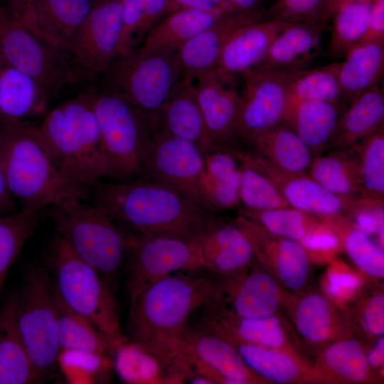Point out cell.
<instances>
[{
    "instance_id": "e0dca14e",
    "label": "cell",
    "mask_w": 384,
    "mask_h": 384,
    "mask_svg": "<svg viewBox=\"0 0 384 384\" xmlns=\"http://www.w3.org/2000/svg\"><path fill=\"white\" fill-rule=\"evenodd\" d=\"M263 17L262 9L253 11H233L221 16L175 50L181 75L194 80L200 75L214 70L222 49L233 33Z\"/></svg>"
},
{
    "instance_id": "03108f58",
    "label": "cell",
    "mask_w": 384,
    "mask_h": 384,
    "mask_svg": "<svg viewBox=\"0 0 384 384\" xmlns=\"http://www.w3.org/2000/svg\"><path fill=\"white\" fill-rule=\"evenodd\" d=\"M1 8V7H0Z\"/></svg>"
},
{
    "instance_id": "8d00e7d4",
    "label": "cell",
    "mask_w": 384,
    "mask_h": 384,
    "mask_svg": "<svg viewBox=\"0 0 384 384\" xmlns=\"http://www.w3.org/2000/svg\"><path fill=\"white\" fill-rule=\"evenodd\" d=\"M372 1L345 2L333 11L329 42V50L331 54L344 55L348 50L361 42L367 28Z\"/></svg>"
},
{
    "instance_id": "836d02e7",
    "label": "cell",
    "mask_w": 384,
    "mask_h": 384,
    "mask_svg": "<svg viewBox=\"0 0 384 384\" xmlns=\"http://www.w3.org/2000/svg\"><path fill=\"white\" fill-rule=\"evenodd\" d=\"M96 0H40L38 31L68 49V46Z\"/></svg>"
},
{
    "instance_id": "30bf717a",
    "label": "cell",
    "mask_w": 384,
    "mask_h": 384,
    "mask_svg": "<svg viewBox=\"0 0 384 384\" xmlns=\"http://www.w3.org/2000/svg\"><path fill=\"white\" fill-rule=\"evenodd\" d=\"M15 295L18 331L30 361L43 380L55 370L60 351L52 281L46 267H32Z\"/></svg>"
},
{
    "instance_id": "3957f363",
    "label": "cell",
    "mask_w": 384,
    "mask_h": 384,
    "mask_svg": "<svg viewBox=\"0 0 384 384\" xmlns=\"http://www.w3.org/2000/svg\"><path fill=\"white\" fill-rule=\"evenodd\" d=\"M0 166L21 209L44 213L64 200L90 197L89 188L71 181L56 166L31 121H0Z\"/></svg>"
},
{
    "instance_id": "bcb514c9",
    "label": "cell",
    "mask_w": 384,
    "mask_h": 384,
    "mask_svg": "<svg viewBox=\"0 0 384 384\" xmlns=\"http://www.w3.org/2000/svg\"><path fill=\"white\" fill-rule=\"evenodd\" d=\"M327 366L351 381L363 380L368 372V363L360 343L355 340L331 344L324 353Z\"/></svg>"
},
{
    "instance_id": "8992f818",
    "label": "cell",
    "mask_w": 384,
    "mask_h": 384,
    "mask_svg": "<svg viewBox=\"0 0 384 384\" xmlns=\"http://www.w3.org/2000/svg\"><path fill=\"white\" fill-rule=\"evenodd\" d=\"M54 291L72 310L89 320L111 343L124 340L112 287L57 235L46 255Z\"/></svg>"
},
{
    "instance_id": "d590c367",
    "label": "cell",
    "mask_w": 384,
    "mask_h": 384,
    "mask_svg": "<svg viewBox=\"0 0 384 384\" xmlns=\"http://www.w3.org/2000/svg\"><path fill=\"white\" fill-rule=\"evenodd\" d=\"M230 298V314L252 319L272 316L277 306L279 289L269 274L257 272L241 280Z\"/></svg>"
},
{
    "instance_id": "60d3db41",
    "label": "cell",
    "mask_w": 384,
    "mask_h": 384,
    "mask_svg": "<svg viewBox=\"0 0 384 384\" xmlns=\"http://www.w3.org/2000/svg\"><path fill=\"white\" fill-rule=\"evenodd\" d=\"M240 215L273 235L299 242L317 225L319 218L292 207L266 210L242 208Z\"/></svg>"
},
{
    "instance_id": "484cf974",
    "label": "cell",
    "mask_w": 384,
    "mask_h": 384,
    "mask_svg": "<svg viewBox=\"0 0 384 384\" xmlns=\"http://www.w3.org/2000/svg\"><path fill=\"white\" fill-rule=\"evenodd\" d=\"M50 102L33 79L0 58V112L3 119L31 121L43 117Z\"/></svg>"
},
{
    "instance_id": "6da1fadb",
    "label": "cell",
    "mask_w": 384,
    "mask_h": 384,
    "mask_svg": "<svg viewBox=\"0 0 384 384\" xmlns=\"http://www.w3.org/2000/svg\"><path fill=\"white\" fill-rule=\"evenodd\" d=\"M216 281L215 274L196 270L152 283L130 300L125 336L183 373L181 338L193 314L211 297Z\"/></svg>"
},
{
    "instance_id": "ba28073f",
    "label": "cell",
    "mask_w": 384,
    "mask_h": 384,
    "mask_svg": "<svg viewBox=\"0 0 384 384\" xmlns=\"http://www.w3.org/2000/svg\"><path fill=\"white\" fill-rule=\"evenodd\" d=\"M181 78L174 52L142 53L137 49L117 57L97 79L138 109L154 131L164 105Z\"/></svg>"
},
{
    "instance_id": "7a4b0ae2",
    "label": "cell",
    "mask_w": 384,
    "mask_h": 384,
    "mask_svg": "<svg viewBox=\"0 0 384 384\" xmlns=\"http://www.w3.org/2000/svg\"><path fill=\"white\" fill-rule=\"evenodd\" d=\"M92 203L133 234L200 238L215 221L213 213L184 194L141 176L90 188Z\"/></svg>"
},
{
    "instance_id": "be15d7a7",
    "label": "cell",
    "mask_w": 384,
    "mask_h": 384,
    "mask_svg": "<svg viewBox=\"0 0 384 384\" xmlns=\"http://www.w3.org/2000/svg\"><path fill=\"white\" fill-rule=\"evenodd\" d=\"M9 16L4 9L0 8V33Z\"/></svg>"
},
{
    "instance_id": "816d5d0a",
    "label": "cell",
    "mask_w": 384,
    "mask_h": 384,
    "mask_svg": "<svg viewBox=\"0 0 384 384\" xmlns=\"http://www.w3.org/2000/svg\"><path fill=\"white\" fill-rule=\"evenodd\" d=\"M384 41V0H373L366 32L361 41Z\"/></svg>"
},
{
    "instance_id": "d4e9b609",
    "label": "cell",
    "mask_w": 384,
    "mask_h": 384,
    "mask_svg": "<svg viewBox=\"0 0 384 384\" xmlns=\"http://www.w3.org/2000/svg\"><path fill=\"white\" fill-rule=\"evenodd\" d=\"M384 93L378 85L350 101L339 117L330 146L336 150L351 148L383 128Z\"/></svg>"
},
{
    "instance_id": "4dcf8cb0",
    "label": "cell",
    "mask_w": 384,
    "mask_h": 384,
    "mask_svg": "<svg viewBox=\"0 0 384 384\" xmlns=\"http://www.w3.org/2000/svg\"><path fill=\"white\" fill-rule=\"evenodd\" d=\"M246 233L254 255L273 256L280 279L286 287L297 290L305 284L309 260L300 243L279 236L274 240L272 233L256 223L250 224Z\"/></svg>"
},
{
    "instance_id": "f1b7e54d",
    "label": "cell",
    "mask_w": 384,
    "mask_h": 384,
    "mask_svg": "<svg viewBox=\"0 0 384 384\" xmlns=\"http://www.w3.org/2000/svg\"><path fill=\"white\" fill-rule=\"evenodd\" d=\"M326 20L316 18L288 23L273 40L261 65L298 68L318 49Z\"/></svg>"
},
{
    "instance_id": "8fae6325",
    "label": "cell",
    "mask_w": 384,
    "mask_h": 384,
    "mask_svg": "<svg viewBox=\"0 0 384 384\" xmlns=\"http://www.w3.org/2000/svg\"><path fill=\"white\" fill-rule=\"evenodd\" d=\"M200 238L133 234L124 262L130 300L152 283L169 274L204 270Z\"/></svg>"
},
{
    "instance_id": "7bdbcfd3",
    "label": "cell",
    "mask_w": 384,
    "mask_h": 384,
    "mask_svg": "<svg viewBox=\"0 0 384 384\" xmlns=\"http://www.w3.org/2000/svg\"><path fill=\"white\" fill-rule=\"evenodd\" d=\"M234 347L250 369L268 380L284 383L294 380L298 375L296 363L283 353L245 342Z\"/></svg>"
},
{
    "instance_id": "1f68e13d",
    "label": "cell",
    "mask_w": 384,
    "mask_h": 384,
    "mask_svg": "<svg viewBox=\"0 0 384 384\" xmlns=\"http://www.w3.org/2000/svg\"><path fill=\"white\" fill-rule=\"evenodd\" d=\"M338 62V78L343 98L349 102L377 85L384 68V41L359 42Z\"/></svg>"
},
{
    "instance_id": "f546056e",
    "label": "cell",
    "mask_w": 384,
    "mask_h": 384,
    "mask_svg": "<svg viewBox=\"0 0 384 384\" xmlns=\"http://www.w3.org/2000/svg\"><path fill=\"white\" fill-rule=\"evenodd\" d=\"M41 381L21 338L16 314V295L0 306V384Z\"/></svg>"
},
{
    "instance_id": "f35d334b",
    "label": "cell",
    "mask_w": 384,
    "mask_h": 384,
    "mask_svg": "<svg viewBox=\"0 0 384 384\" xmlns=\"http://www.w3.org/2000/svg\"><path fill=\"white\" fill-rule=\"evenodd\" d=\"M43 213L21 209L0 215V293L11 265L18 257Z\"/></svg>"
},
{
    "instance_id": "e575fe53",
    "label": "cell",
    "mask_w": 384,
    "mask_h": 384,
    "mask_svg": "<svg viewBox=\"0 0 384 384\" xmlns=\"http://www.w3.org/2000/svg\"><path fill=\"white\" fill-rule=\"evenodd\" d=\"M53 294L60 350H75L110 356L112 349L110 341L89 320L70 309L60 299L53 287Z\"/></svg>"
},
{
    "instance_id": "b9f144b4",
    "label": "cell",
    "mask_w": 384,
    "mask_h": 384,
    "mask_svg": "<svg viewBox=\"0 0 384 384\" xmlns=\"http://www.w3.org/2000/svg\"><path fill=\"white\" fill-rule=\"evenodd\" d=\"M358 158L363 197L383 201V128L351 147Z\"/></svg>"
},
{
    "instance_id": "4316f807",
    "label": "cell",
    "mask_w": 384,
    "mask_h": 384,
    "mask_svg": "<svg viewBox=\"0 0 384 384\" xmlns=\"http://www.w3.org/2000/svg\"><path fill=\"white\" fill-rule=\"evenodd\" d=\"M230 11L179 9L159 20L146 34L137 50L173 51Z\"/></svg>"
},
{
    "instance_id": "681fc988",
    "label": "cell",
    "mask_w": 384,
    "mask_h": 384,
    "mask_svg": "<svg viewBox=\"0 0 384 384\" xmlns=\"http://www.w3.org/2000/svg\"><path fill=\"white\" fill-rule=\"evenodd\" d=\"M145 2L146 0H122L123 29L117 57L134 51L141 44Z\"/></svg>"
},
{
    "instance_id": "ab89813d",
    "label": "cell",
    "mask_w": 384,
    "mask_h": 384,
    "mask_svg": "<svg viewBox=\"0 0 384 384\" xmlns=\"http://www.w3.org/2000/svg\"><path fill=\"white\" fill-rule=\"evenodd\" d=\"M338 62L310 70H299L288 87V98L338 103L343 95L338 78Z\"/></svg>"
},
{
    "instance_id": "e7e4bbea",
    "label": "cell",
    "mask_w": 384,
    "mask_h": 384,
    "mask_svg": "<svg viewBox=\"0 0 384 384\" xmlns=\"http://www.w3.org/2000/svg\"><path fill=\"white\" fill-rule=\"evenodd\" d=\"M3 119L2 117H1V112H0V121Z\"/></svg>"
},
{
    "instance_id": "c3c4849f",
    "label": "cell",
    "mask_w": 384,
    "mask_h": 384,
    "mask_svg": "<svg viewBox=\"0 0 384 384\" xmlns=\"http://www.w3.org/2000/svg\"><path fill=\"white\" fill-rule=\"evenodd\" d=\"M327 0H277L266 12L264 19L284 22L303 20L329 18L326 10Z\"/></svg>"
},
{
    "instance_id": "ffe728a7",
    "label": "cell",
    "mask_w": 384,
    "mask_h": 384,
    "mask_svg": "<svg viewBox=\"0 0 384 384\" xmlns=\"http://www.w3.org/2000/svg\"><path fill=\"white\" fill-rule=\"evenodd\" d=\"M155 131L187 140L203 154L220 148L210 136L197 101L194 80L183 77L164 105Z\"/></svg>"
},
{
    "instance_id": "9c48e42d",
    "label": "cell",
    "mask_w": 384,
    "mask_h": 384,
    "mask_svg": "<svg viewBox=\"0 0 384 384\" xmlns=\"http://www.w3.org/2000/svg\"><path fill=\"white\" fill-rule=\"evenodd\" d=\"M0 58L33 79L50 100L87 82L68 48L9 17L0 33Z\"/></svg>"
},
{
    "instance_id": "d6a6232c",
    "label": "cell",
    "mask_w": 384,
    "mask_h": 384,
    "mask_svg": "<svg viewBox=\"0 0 384 384\" xmlns=\"http://www.w3.org/2000/svg\"><path fill=\"white\" fill-rule=\"evenodd\" d=\"M308 174L327 191L345 197H363L359 164L352 148L314 156Z\"/></svg>"
},
{
    "instance_id": "5b68a950",
    "label": "cell",
    "mask_w": 384,
    "mask_h": 384,
    "mask_svg": "<svg viewBox=\"0 0 384 384\" xmlns=\"http://www.w3.org/2000/svg\"><path fill=\"white\" fill-rule=\"evenodd\" d=\"M44 213L73 251L112 287L124 265L133 233L95 204L78 198L60 201Z\"/></svg>"
},
{
    "instance_id": "9f6ffc18",
    "label": "cell",
    "mask_w": 384,
    "mask_h": 384,
    "mask_svg": "<svg viewBox=\"0 0 384 384\" xmlns=\"http://www.w3.org/2000/svg\"><path fill=\"white\" fill-rule=\"evenodd\" d=\"M359 279L349 272H331L328 277L327 291L334 297L347 295L356 289Z\"/></svg>"
},
{
    "instance_id": "d6986e66",
    "label": "cell",
    "mask_w": 384,
    "mask_h": 384,
    "mask_svg": "<svg viewBox=\"0 0 384 384\" xmlns=\"http://www.w3.org/2000/svg\"><path fill=\"white\" fill-rule=\"evenodd\" d=\"M291 22L261 19L244 25L229 37L214 71L224 82L260 65L277 35Z\"/></svg>"
},
{
    "instance_id": "94428289",
    "label": "cell",
    "mask_w": 384,
    "mask_h": 384,
    "mask_svg": "<svg viewBox=\"0 0 384 384\" xmlns=\"http://www.w3.org/2000/svg\"><path fill=\"white\" fill-rule=\"evenodd\" d=\"M264 0H228L231 6L239 11H253L261 9Z\"/></svg>"
},
{
    "instance_id": "74e56055",
    "label": "cell",
    "mask_w": 384,
    "mask_h": 384,
    "mask_svg": "<svg viewBox=\"0 0 384 384\" xmlns=\"http://www.w3.org/2000/svg\"><path fill=\"white\" fill-rule=\"evenodd\" d=\"M230 149L239 161L240 201L243 208L266 210L291 207L265 174L245 159L235 148Z\"/></svg>"
},
{
    "instance_id": "83f0119b",
    "label": "cell",
    "mask_w": 384,
    "mask_h": 384,
    "mask_svg": "<svg viewBox=\"0 0 384 384\" xmlns=\"http://www.w3.org/2000/svg\"><path fill=\"white\" fill-rule=\"evenodd\" d=\"M113 368L127 383H183L181 374L159 356L126 338L112 347Z\"/></svg>"
},
{
    "instance_id": "2e32d148",
    "label": "cell",
    "mask_w": 384,
    "mask_h": 384,
    "mask_svg": "<svg viewBox=\"0 0 384 384\" xmlns=\"http://www.w3.org/2000/svg\"><path fill=\"white\" fill-rule=\"evenodd\" d=\"M180 352L189 370L213 383H248L250 369L225 338L188 324Z\"/></svg>"
},
{
    "instance_id": "7dc6e473",
    "label": "cell",
    "mask_w": 384,
    "mask_h": 384,
    "mask_svg": "<svg viewBox=\"0 0 384 384\" xmlns=\"http://www.w3.org/2000/svg\"><path fill=\"white\" fill-rule=\"evenodd\" d=\"M344 245L348 255L360 269L372 276L383 277V250L367 234L354 228L347 233Z\"/></svg>"
},
{
    "instance_id": "6f0895ef",
    "label": "cell",
    "mask_w": 384,
    "mask_h": 384,
    "mask_svg": "<svg viewBox=\"0 0 384 384\" xmlns=\"http://www.w3.org/2000/svg\"><path fill=\"white\" fill-rule=\"evenodd\" d=\"M172 11L179 9H192L204 11H235L228 0H170Z\"/></svg>"
},
{
    "instance_id": "5bb4252c",
    "label": "cell",
    "mask_w": 384,
    "mask_h": 384,
    "mask_svg": "<svg viewBox=\"0 0 384 384\" xmlns=\"http://www.w3.org/2000/svg\"><path fill=\"white\" fill-rule=\"evenodd\" d=\"M203 160L204 154L194 144L155 131L144 156L142 176L171 187L205 208L199 192Z\"/></svg>"
},
{
    "instance_id": "603a6c76",
    "label": "cell",
    "mask_w": 384,
    "mask_h": 384,
    "mask_svg": "<svg viewBox=\"0 0 384 384\" xmlns=\"http://www.w3.org/2000/svg\"><path fill=\"white\" fill-rule=\"evenodd\" d=\"M341 114L338 103L288 98L284 123L302 139L314 157L330 146Z\"/></svg>"
},
{
    "instance_id": "44dd1931",
    "label": "cell",
    "mask_w": 384,
    "mask_h": 384,
    "mask_svg": "<svg viewBox=\"0 0 384 384\" xmlns=\"http://www.w3.org/2000/svg\"><path fill=\"white\" fill-rule=\"evenodd\" d=\"M203 269L213 274H229L245 267L254 256L245 232L233 221L215 222L199 239Z\"/></svg>"
},
{
    "instance_id": "ee69618b",
    "label": "cell",
    "mask_w": 384,
    "mask_h": 384,
    "mask_svg": "<svg viewBox=\"0 0 384 384\" xmlns=\"http://www.w3.org/2000/svg\"><path fill=\"white\" fill-rule=\"evenodd\" d=\"M57 364L71 383H93L112 368L110 356L85 351L61 349Z\"/></svg>"
},
{
    "instance_id": "7402d4cb",
    "label": "cell",
    "mask_w": 384,
    "mask_h": 384,
    "mask_svg": "<svg viewBox=\"0 0 384 384\" xmlns=\"http://www.w3.org/2000/svg\"><path fill=\"white\" fill-rule=\"evenodd\" d=\"M240 165L230 149L218 148L204 154L199 180L203 206L213 213L240 203Z\"/></svg>"
},
{
    "instance_id": "f907efd6",
    "label": "cell",
    "mask_w": 384,
    "mask_h": 384,
    "mask_svg": "<svg viewBox=\"0 0 384 384\" xmlns=\"http://www.w3.org/2000/svg\"><path fill=\"white\" fill-rule=\"evenodd\" d=\"M6 1L7 8L5 11L11 20L41 33L36 21V11L40 0Z\"/></svg>"
},
{
    "instance_id": "cb8c5ba5",
    "label": "cell",
    "mask_w": 384,
    "mask_h": 384,
    "mask_svg": "<svg viewBox=\"0 0 384 384\" xmlns=\"http://www.w3.org/2000/svg\"><path fill=\"white\" fill-rule=\"evenodd\" d=\"M248 151L272 166L293 172H307L312 153L294 132L284 123L246 137Z\"/></svg>"
},
{
    "instance_id": "f6af8a7d",
    "label": "cell",
    "mask_w": 384,
    "mask_h": 384,
    "mask_svg": "<svg viewBox=\"0 0 384 384\" xmlns=\"http://www.w3.org/2000/svg\"><path fill=\"white\" fill-rule=\"evenodd\" d=\"M295 318L299 331L307 340L320 342L330 336V308L321 295L311 294L303 299L297 306Z\"/></svg>"
},
{
    "instance_id": "ac0fdd59",
    "label": "cell",
    "mask_w": 384,
    "mask_h": 384,
    "mask_svg": "<svg viewBox=\"0 0 384 384\" xmlns=\"http://www.w3.org/2000/svg\"><path fill=\"white\" fill-rule=\"evenodd\" d=\"M197 101L207 130L218 146L237 147L240 139V94L232 84L222 80L214 70L194 80Z\"/></svg>"
},
{
    "instance_id": "680465c9",
    "label": "cell",
    "mask_w": 384,
    "mask_h": 384,
    "mask_svg": "<svg viewBox=\"0 0 384 384\" xmlns=\"http://www.w3.org/2000/svg\"><path fill=\"white\" fill-rule=\"evenodd\" d=\"M14 197L7 187L5 178L0 166V213H10L14 208Z\"/></svg>"
},
{
    "instance_id": "db71d44e",
    "label": "cell",
    "mask_w": 384,
    "mask_h": 384,
    "mask_svg": "<svg viewBox=\"0 0 384 384\" xmlns=\"http://www.w3.org/2000/svg\"><path fill=\"white\" fill-rule=\"evenodd\" d=\"M316 226L300 241L302 246L311 251H327L335 248L338 242L337 237L321 227L316 228Z\"/></svg>"
},
{
    "instance_id": "277c9868",
    "label": "cell",
    "mask_w": 384,
    "mask_h": 384,
    "mask_svg": "<svg viewBox=\"0 0 384 384\" xmlns=\"http://www.w3.org/2000/svg\"><path fill=\"white\" fill-rule=\"evenodd\" d=\"M37 130L56 166L71 181L90 189L103 178L112 179L90 83L49 110Z\"/></svg>"
},
{
    "instance_id": "7c38bea8",
    "label": "cell",
    "mask_w": 384,
    "mask_h": 384,
    "mask_svg": "<svg viewBox=\"0 0 384 384\" xmlns=\"http://www.w3.org/2000/svg\"><path fill=\"white\" fill-rule=\"evenodd\" d=\"M122 29V0H96L68 46L87 82L96 80L117 57Z\"/></svg>"
},
{
    "instance_id": "11a10c76",
    "label": "cell",
    "mask_w": 384,
    "mask_h": 384,
    "mask_svg": "<svg viewBox=\"0 0 384 384\" xmlns=\"http://www.w3.org/2000/svg\"><path fill=\"white\" fill-rule=\"evenodd\" d=\"M171 11L170 0H146L142 26V41L149 31L164 16Z\"/></svg>"
},
{
    "instance_id": "4fadbf2b",
    "label": "cell",
    "mask_w": 384,
    "mask_h": 384,
    "mask_svg": "<svg viewBox=\"0 0 384 384\" xmlns=\"http://www.w3.org/2000/svg\"><path fill=\"white\" fill-rule=\"evenodd\" d=\"M301 70L260 65L242 75L244 83L239 92L240 139L284 123L288 87Z\"/></svg>"
},
{
    "instance_id": "91938a15",
    "label": "cell",
    "mask_w": 384,
    "mask_h": 384,
    "mask_svg": "<svg viewBox=\"0 0 384 384\" xmlns=\"http://www.w3.org/2000/svg\"><path fill=\"white\" fill-rule=\"evenodd\" d=\"M368 363L371 366L378 367L383 363L384 361V339H378L375 348L366 356Z\"/></svg>"
},
{
    "instance_id": "6125c7cd",
    "label": "cell",
    "mask_w": 384,
    "mask_h": 384,
    "mask_svg": "<svg viewBox=\"0 0 384 384\" xmlns=\"http://www.w3.org/2000/svg\"><path fill=\"white\" fill-rule=\"evenodd\" d=\"M352 1H363V0H327L326 10L329 15L331 16L333 11L341 4Z\"/></svg>"
},
{
    "instance_id": "52a82bcc",
    "label": "cell",
    "mask_w": 384,
    "mask_h": 384,
    "mask_svg": "<svg viewBox=\"0 0 384 384\" xmlns=\"http://www.w3.org/2000/svg\"><path fill=\"white\" fill-rule=\"evenodd\" d=\"M93 109L112 181L141 177L153 129L146 117L119 93L89 82Z\"/></svg>"
},
{
    "instance_id": "f5cc1de1",
    "label": "cell",
    "mask_w": 384,
    "mask_h": 384,
    "mask_svg": "<svg viewBox=\"0 0 384 384\" xmlns=\"http://www.w3.org/2000/svg\"><path fill=\"white\" fill-rule=\"evenodd\" d=\"M364 324L371 334L384 333V297H374L368 303L364 313Z\"/></svg>"
},
{
    "instance_id": "9a60e30c",
    "label": "cell",
    "mask_w": 384,
    "mask_h": 384,
    "mask_svg": "<svg viewBox=\"0 0 384 384\" xmlns=\"http://www.w3.org/2000/svg\"><path fill=\"white\" fill-rule=\"evenodd\" d=\"M236 149L272 181L292 208L319 216L343 215L345 213L353 215L373 203V201L369 198L334 194L319 184L307 172L286 171L272 166L248 151Z\"/></svg>"
}]
</instances>
